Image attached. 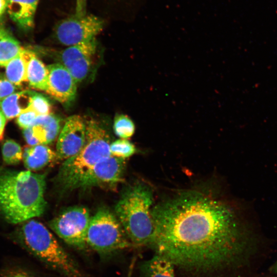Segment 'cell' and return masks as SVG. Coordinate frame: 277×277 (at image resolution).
Listing matches in <instances>:
<instances>
[{"label":"cell","instance_id":"obj_1","mask_svg":"<svg viewBox=\"0 0 277 277\" xmlns=\"http://www.w3.org/2000/svg\"><path fill=\"white\" fill-rule=\"evenodd\" d=\"M151 248L175 268L206 275L237 267L252 250L251 232L229 204L196 190L183 191L153 207Z\"/></svg>","mask_w":277,"mask_h":277},{"label":"cell","instance_id":"obj_2","mask_svg":"<svg viewBox=\"0 0 277 277\" xmlns=\"http://www.w3.org/2000/svg\"><path fill=\"white\" fill-rule=\"evenodd\" d=\"M45 180L30 171L0 174V214L6 221L18 224L43 214Z\"/></svg>","mask_w":277,"mask_h":277},{"label":"cell","instance_id":"obj_3","mask_svg":"<svg viewBox=\"0 0 277 277\" xmlns=\"http://www.w3.org/2000/svg\"><path fill=\"white\" fill-rule=\"evenodd\" d=\"M16 245L64 277H83L72 257L52 232L41 222L31 219L9 235Z\"/></svg>","mask_w":277,"mask_h":277},{"label":"cell","instance_id":"obj_4","mask_svg":"<svg viewBox=\"0 0 277 277\" xmlns=\"http://www.w3.org/2000/svg\"><path fill=\"white\" fill-rule=\"evenodd\" d=\"M153 202L152 190L139 183L128 188L115 207V215L134 247H152L154 242Z\"/></svg>","mask_w":277,"mask_h":277},{"label":"cell","instance_id":"obj_5","mask_svg":"<svg viewBox=\"0 0 277 277\" xmlns=\"http://www.w3.org/2000/svg\"><path fill=\"white\" fill-rule=\"evenodd\" d=\"M84 145L74 155L64 161L56 180L64 190L75 189L83 176L100 161L111 156L110 140L105 128L94 119L86 122Z\"/></svg>","mask_w":277,"mask_h":277},{"label":"cell","instance_id":"obj_6","mask_svg":"<svg viewBox=\"0 0 277 277\" xmlns=\"http://www.w3.org/2000/svg\"><path fill=\"white\" fill-rule=\"evenodd\" d=\"M86 244L101 255L134 247L116 215L105 208L100 209L91 217Z\"/></svg>","mask_w":277,"mask_h":277},{"label":"cell","instance_id":"obj_7","mask_svg":"<svg viewBox=\"0 0 277 277\" xmlns=\"http://www.w3.org/2000/svg\"><path fill=\"white\" fill-rule=\"evenodd\" d=\"M91 217L87 208L72 207L51 220L49 226L68 245L83 250L88 247L86 236Z\"/></svg>","mask_w":277,"mask_h":277},{"label":"cell","instance_id":"obj_8","mask_svg":"<svg viewBox=\"0 0 277 277\" xmlns=\"http://www.w3.org/2000/svg\"><path fill=\"white\" fill-rule=\"evenodd\" d=\"M103 27L104 21L96 16L74 14L56 25L54 35L61 44L70 46L95 38Z\"/></svg>","mask_w":277,"mask_h":277},{"label":"cell","instance_id":"obj_9","mask_svg":"<svg viewBox=\"0 0 277 277\" xmlns=\"http://www.w3.org/2000/svg\"><path fill=\"white\" fill-rule=\"evenodd\" d=\"M125 159L110 156L96 163L81 178L76 188L93 186L111 187L121 182Z\"/></svg>","mask_w":277,"mask_h":277},{"label":"cell","instance_id":"obj_10","mask_svg":"<svg viewBox=\"0 0 277 277\" xmlns=\"http://www.w3.org/2000/svg\"><path fill=\"white\" fill-rule=\"evenodd\" d=\"M96 48L95 38L68 46L60 52L58 63L69 71L77 83L81 82L90 71Z\"/></svg>","mask_w":277,"mask_h":277},{"label":"cell","instance_id":"obj_11","mask_svg":"<svg viewBox=\"0 0 277 277\" xmlns=\"http://www.w3.org/2000/svg\"><path fill=\"white\" fill-rule=\"evenodd\" d=\"M86 136V122L77 115L68 117L58 137L57 158L65 161L76 154L84 145Z\"/></svg>","mask_w":277,"mask_h":277},{"label":"cell","instance_id":"obj_12","mask_svg":"<svg viewBox=\"0 0 277 277\" xmlns=\"http://www.w3.org/2000/svg\"><path fill=\"white\" fill-rule=\"evenodd\" d=\"M48 82L46 92L62 104L74 100L76 93V82L69 71L62 64L47 66Z\"/></svg>","mask_w":277,"mask_h":277},{"label":"cell","instance_id":"obj_13","mask_svg":"<svg viewBox=\"0 0 277 277\" xmlns=\"http://www.w3.org/2000/svg\"><path fill=\"white\" fill-rule=\"evenodd\" d=\"M39 0H8L7 12L22 29L28 31L34 26Z\"/></svg>","mask_w":277,"mask_h":277},{"label":"cell","instance_id":"obj_14","mask_svg":"<svg viewBox=\"0 0 277 277\" xmlns=\"http://www.w3.org/2000/svg\"><path fill=\"white\" fill-rule=\"evenodd\" d=\"M31 128L33 135L40 144L47 145L53 142L58 135L61 120L51 114L37 115Z\"/></svg>","mask_w":277,"mask_h":277},{"label":"cell","instance_id":"obj_15","mask_svg":"<svg viewBox=\"0 0 277 277\" xmlns=\"http://www.w3.org/2000/svg\"><path fill=\"white\" fill-rule=\"evenodd\" d=\"M26 167L29 170H39L57 158L56 152L44 144L26 147L23 153Z\"/></svg>","mask_w":277,"mask_h":277},{"label":"cell","instance_id":"obj_16","mask_svg":"<svg viewBox=\"0 0 277 277\" xmlns=\"http://www.w3.org/2000/svg\"><path fill=\"white\" fill-rule=\"evenodd\" d=\"M141 277H176L174 265L163 255L155 253L140 265Z\"/></svg>","mask_w":277,"mask_h":277},{"label":"cell","instance_id":"obj_17","mask_svg":"<svg viewBox=\"0 0 277 277\" xmlns=\"http://www.w3.org/2000/svg\"><path fill=\"white\" fill-rule=\"evenodd\" d=\"M24 51L27 58V82L32 88L46 91L48 82L47 66L32 52L25 49Z\"/></svg>","mask_w":277,"mask_h":277},{"label":"cell","instance_id":"obj_18","mask_svg":"<svg viewBox=\"0 0 277 277\" xmlns=\"http://www.w3.org/2000/svg\"><path fill=\"white\" fill-rule=\"evenodd\" d=\"M33 93L23 91L13 93L0 101V106L5 116L9 119L18 116L30 108Z\"/></svg>","mask_w":277,"mask_h":277},{"label":"cell","instance_id":"obj_19","mask_svg":"<svg viewBox=\"0 0 277 277\" xmlns=\"http://www.w3.org/2000/svg\"><path fill=\"white\" fill-rule=\"evenodd\" d=\"M23 48L12 36L0 29V66H6L21 54Z\"/></svg>","mask_w":277,"mask_h":277},{"label":"cell","instance_id":"obj_20","mask_svg":"<svg viewBox=\"0 0 277 277\" xmlns=\"http://www.w3.org/2000/svg\"><path fill=\"white\" fill-rule=\"evenodd\" d=\"M27 58L23 49L19 55L11 60L6 66L7 80L16 85L27 81Z\"/></svg>","mask_w":277,"mask_h":277},{"label":"cell","instance_id":"obj_21","mask_svg":"<svg viewBox=\"0 0 277 277\" xmlns=\"http://www.w3.org/2000/svg\"><path fill=\"white\" fill-rule=\"evenodd\" d=\"M113 130L118 137L128 140L134 134L135 127L133 122L128 116L118 114L115 117Z\"/></svg>","mask_w":277,"mask_h":277},{"label":"cell","instance_id":"obj_22","mask_svg":"<svg viewBox=\"0 0 277 277\" xmlns=\"http://www.w3.org/2000/svg\"><path fill=\"white\" fill-rule=\"evenodd\" d=\"M110 152L112 156L125 159L135 153L137 149L128 140L121 138L110 143Z\"/></svg>","mask_w":277,"mask_h":277},{"label":"cell","instance_id":"obj_23","mask_svg":"<svg viewBox=\"0 0 277 277\" xmlns=\"http://www.w3.org/2000/svg\"><path fill=\"white\" fill-rule=\"evenodd\" d=\"M2 154L5 162L9 164H16L23 158V152L20 145L12 140H7L4 143Z\"/></svg>","mask_w":277,"mask_h":277},{"label":"cell","instance_id":"obj_24","mask_svg":"<svg viewBox=\"0 0 277 277\" xmlns=\"http://www.w3.org/2000/svg\"><path fill=\"white\" fill-rule=\"evenodd\" d=\"M0 277H35L26 268L14 261L7 263L0 268Z\"/></svg>","mask_w":277,"mask_h":277},{"label":"cell","instance_id":"obj_25","mask_svg":"<svg viewBox=\"0 0 277 277\" xmlns=\"http://www.w3.org/2000/svg\"><path fill=\"white\" fill-rule=\"evenodd\" d=\"M31 107L37 115L51 114V105L47 98L42 94L33 93Z\"/></svg>","mask_w":277,"mask_h":277},{"label":"cell","instance_id":"obj_26","mask_svg":"<svg viewBox=\"0 0 277 277\" xmlns=\"http://www.w3.org/2000/svg\"><path fill=\"white\" fill-rule=\"evenodd\" d=\"M37 116V114L31 106L17 116V122L18 125L23 129L31 127Z\"/></svg>","mask_w":277,"mask_h":277},{"label":"cell","instance_id":"obj_27","mask_svg":"<svg viewBox=\"0 0 277 277\" xmlns=\"http://www.w3.org/2000/svg\"><path fill=\"white\" fill-rule=\"evenodd\" d=\"M15 87L6 79H0V101L13 93Z\"/></svg>","mask_w":277,"mask_h":277},{"label":"cell","instance_id":"obj_28","mask_svg":"<svg viewBox=\"0 0 277 277\" xmlns=\"http://www.w3.org/2000/svg\"><path fill=\"white\" fill-rule=\"evenodd\" d=\"M23 134L24 138L29 146H35L40 144L38 140L33 135L31 127L24 129Z\"/></svg>","mask_w":277,"mask_h":277},{"label":"cell","instance_id":"obj_29","mask_svg":"<svg viewBox=\"0 0 277 277\" xmlns=\"http://www.w3.org/2000/svg\"><path fill=\"white\" fill-rule=\"evenodd\" d=\"M87 0H76L75 15L83 16L87 14Z\"/></svg>","mask_w":277,"mask_h":277},{"label":"cell","instance_id":"obj_30","mask_svg":"<svg viewBox=\"0 0 277 277\" xmlns=\"http://www.w3.org/2000/svg\"><path fill=\"white\" fill-rule=\"evenodd\" d=\"M8 0H0V17L7 10Z\"/></svg>","mask_w":277,"mask_h":277},{"label":"cell","instance_id":"obj_31","mask_svg":"<svg viewBox=\"0 0 277 277\" xmlns=\"http://www.w3.org/2000/svg\"><path fill=\"white\" fill-rule=\"evenodd\" d=\"M6 123L5 116L0 110V137L2 136Z\"/></svg>","mask_w":277,"mask_h":277},{"label":"cell","instance_id":"obj_32","mask_svg":"<svg viewBox=\"0 0 277 277\" xmlns=\"http://www.w3.org/2000/svg\"><path fill=\"white\" fill-rule=\"evenodd\" d=\"M272 269L273 272L277 273V261L275 262V263L273 265Z\"/></svg>","mask_w":277,"mask_h":277}]
</instances>
